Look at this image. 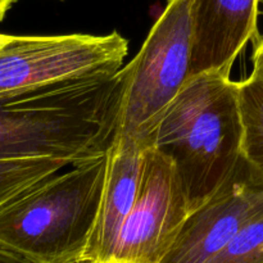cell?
<instances>
[{"label": "cell", "mask_w": 263, "mask_h": 263, "mask_svg": "<svg viewBox=\"0 0 263 263\" xmlns=\"http://www.w3.org/2000/svg\"><path fill=\"white\" fill-rule=\"evenodd\" d=\"M15 2H17V0H0V22L4 20L7 12L10 9V7H12Z\"/></svg>", "instance_id": "cell-14"}, {"label": "cell", "mask_w": 263, "mask_h": 263, "mask_svg": "<svg viewBox=\"0 0 263 263\" xmlns=\"http://www.w3.org/2000/svg\"><path fill=\"white\" fill-rule=\"evenodd\" d=\"M107 170L108 154L72 164L0 205V248L20 262L82 263Z\"/></svg>", "instance_id": "cell-3"}, {"label": "cell", "mask_w": 263, "mask_h": 263, "mask_svg": "<svg viewBox=\"0 0 263 263\" xmlns=\"http://www.w3.org/2000/svg\"><path fill=\"white\" fill-rule=\"evenodd\" d=\"M127 53L128 41L117 31L107 35L8 36L0 45V94L115 74Z\"/></svg>", "instance_id": "cell-5"}, {"label": "cell", "mask_w": 263, "mask_h": 263, "mask_svg": "<svg viewBox=\"0 0 263 263\" xmlns=\"http://www.w3.org/2000/svg\"><path fill=\"white\" fill-rule=\"evenodd\" d=\"M0 262H20V259L13 256L12 253H9V252L0 248Z\"/></svg>", "instance_id": "cell-15"}, {"label": "cell", "mask_w": 263, "mask_h": 263, "mask_svg": "<svg viewBox=\"0 0 263 263\" xmlns=\"http://www.w3.org/2000/svg\"><path fill=\"white\" fill-rule=\"evenodd\" d=\"M7 39H8V35H2V33H0V45H2Z\"/></svg>", "instance_id": "cell-16"}, {"label": "cell", "mask_w": 263, "mask_h": 263, "mask_svg": "<svg viewBox=\"0 0 263 263\" xmlns=\"http://www.w3.org/2000/svg\"><path fill=\"white\" fill-rule=\"evenodd\" d=\"M116 98L102 77L0 94V159L58 158L76 164L108 153Z\"/></svg>", "instance_id": "cell-1"}, {"label": "cell", "mask_w": 263, "mask_h": 263, "mask_svg": "<svg viewBox=\"0 0 263 263\" xmlns=\"http://www.w3.org/2000/svg\"><path fill=\"white\" fill-rule=\"evenodd\" d=\"M263 213V176L241 154L228 179L189 213L163 263H212Z\"/></svg>", "instance_id": "cell-7"}, {"label": "cell", "mask_w": 263, "mask_h": 263, "mask_svg": "<svg viewBox=\"0 0 263 263\" xmlns=\"http://www.w3.org/2000/svg\"><path fill=\"white\" fill-rule=\"evenodd\" d=\"M239 82L211 71L190 77L146 139L171 159L190 212L204 203L243 154Z\"/></svg>", "instance_id": "cell-2"}, {"label": "cell", "mask_w": 263, "mask_h": 263, "mask_svg": "<svg viewBox=\"0 0 263 263\" xmlns=\"http://www.w3.org/2000/svg\"><path fill=\"white\" fill-rule=\"evenodd\" d=\"M144 141L117 136L108 152V170L98 220L82 263H110L121 230L133 210L140 189Z\"/></svg>", "instance_id": "cell-9"}, {"label": "cell", "mask_w": 263, "mask_h": 263, "mask_svg": "<svg viewBox=\"0 0 263 263\" xmlns=\"http://www.w3.org/2000/svg\"><path fill=\"white\" fill-rule=\"evenodd\" d=\"M192 0H168L133 61L123 66L118 135L144 141L190 77Z\"/></svg>", "instance_id": "cell-4"}, {"label": "cell", "mask_w": 263, "mask_h": 263, "mask_svg": "<svg viewBox=\"0 0 263 263\" xmlns=\"http://www.w3.org/2000/svg\"><path fill=\"white\" fill-rule=\"evenodd\" d=\"M68 166V161L48 157L0 159V205Z\"/></svg>", "instance_id": "cell-11"}, {"label": "cell", "mask_w": 263, "mask_h": 263, "mask_svg": "<svg viewBox=\"0 0 263 263\" xmlns=\"http://www.w3.org/2000/svg\"><path fill=\"white\" fill-rule=\"evenodd\" d=\"M259 4L263 5V0H259Z\"/></svg>", "instance_id": "cell-17"}, {"label": "cell", "mask_w": 263, "mask_h": 263, "mask_svg": "<svg viewBox=\"0 0 263 263\" xmlns=\"http://www.w3.org/2000/svg\"><path fill=\"white\" fill-rule=\"evenodd\" d=\"M252 62H253V71H252V74L263 76V35L257 36L256 43H254Z\"/></svg>", "instance_id": "cell-13"}, {"label": "cell", "mask_w": 263, "mask_h": 263, "mask_svg": "<svg viewBox=\"0 0 263 263\" xmlns=\"http://www.w3.org/2000/svg\"><path fill=\"white\" fill-rule=\"evenodd\" d=\"M212 263H263V213L249 223Z\"/></svg>", "instance_id": "cell-12"}, {"label": "cell", "mask_w": 263, "mask_h": 263, "mask_svg": "<svg viewBox=\"0 0 263 263\" xmlns=\"http://www.w3.org/2000/svg\"><path fill=\"white\" fill-rule=\"evenodd\" d=\"M258 5L259 0H192L190 77L230 73L240 51L258 36Z\"/></svg>", "instance_id": "cell-8"}, {"label": "cell", "mask_w": 263, "mask_h": 263, "mask_svg": "<svg viewBox=\"0 0 263 263\" xmlns=\"http://www.w3.org/2000/svg\"><path fill=\"white\" fill-rule=\"evenodd\" d=\"M189 213L176 167L164 154L148 146L138 198L110 263H163Z\"/></svg>", "instance_id": "cell-6"}, {"label": "cell", "mask_w": 263, "mask_h": 263, "mask_svg": "<svg viewBox=\"0 0 263 263\" xmlns=\"http://www.w3.org/2000/svg\"><path fill=\"white\" fill-rule=\"evenodd\" d=\"M243 121V154L263 176V76L252 74L239 81Z\"/></svg>", "instance_id": "cell-10"}]
</instances>
